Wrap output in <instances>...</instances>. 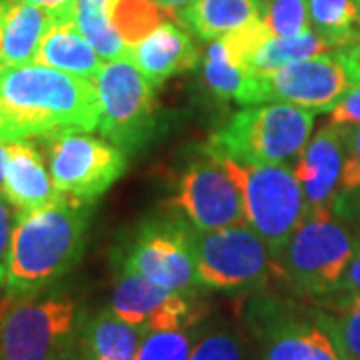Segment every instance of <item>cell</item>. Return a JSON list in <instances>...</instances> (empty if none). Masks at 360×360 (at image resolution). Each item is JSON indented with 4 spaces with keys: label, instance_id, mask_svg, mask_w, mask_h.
Segmentation results:
<instances>
[{
    "label": "cell",
    "instance_id": "cell-1",
    "mask_svg": "<svg viewBox=\"0 0 360 360\" xmlns=\"http://www.w3.org/2000/svg\"><path fill=\"white\" fill-rule=\"evenodd\" d=\"M92 80L28 63L0 72V142L30 141L60 130L98 129Z\"/></svg>",
    "mask_w": 360,
    "mask_h": 360
},
{
    "label": "cell",
    "instance_id": "cell-2",
    "mask_svg": "<svg viewBox=\"0 0 360 360\" xmlns=\"http://www.w3.org/2000/svg\"><path fill=\"white\" fill-rule=\"evenodd\" d=\"M89 229V202L63 196L39 210L18 212L2 286L8 296L49 290L82 258Z\"/></svg>",
    "mask_w": 360,
    "mask_h": 360
},
{
    "label": "cell",
    "instance_id": "cell-3",
    "mask_svg": "<svg viewBox=\"0 0 360 360\" xmlns=\"http://www.w3.org/2000/svg\"><path fill=\"white\" fill-rule=\"evenodd\" d=\"M314 112L286 103L248 104L222 124L206 144V155L240 165H286L304 150Z\"/></svg>",
    "mask_w": 360,
    "mask_h": 360
},
{
    "label": "cell",
    "instance_id": "cell-4",
    "mask_svg": "<svg viewBox=\"0 0 360 360\" xmlns=\"http://www.w3.org/2000/svg\"><path fill=\"white\" fill-rule=\"evenodd\" d=\"M359 252L356 238L335 217L333 208L307 210L286 243L274 270L300 296L336 292L348 262Z\"/></svg>",
    "mask_w": 360,
    "mask_h": 360
},
{
    "label": "cell",
    "instance_id": "cell-5",
    "mask_svg": "<svg viewBox=\"0 0 360 360\" xmlns=\"http://www.w3.org/2000/svg\"><path fill=\"white\" fill-rule=\"evenodd\" d=\"M360 82V44L319 54L270 72H252L238 104L286 103L330 110Z\"/></svg>",
    "mask_w": 360,
    "mask_h": 360
},
{
    "label": "cell",
    "instance_id": "cell-6",
    "mask_svg": "<svg viewBox=\"0 0 360 360\" xmlns=\"http://www.w3.org/2000/svg\"><path fill=\"white\" fill-rule=\"evenodd\" d=\"M219 160L240 188L246 224L264 240L276 260L307 217V200L295 167L240 165L231 158Z\"/></svg>",
    "mask_w": 360,
    "mask_h": 360
},
{
    "label": "cell",
    "instance_id": "cell-7",
    "mask_svg": "<svg viewBox=\"0 0 360 360\" xmlns=\"http://www.w3.org/2000/svg\"><path fill=\"white\" fill-rule=\"evenodd\" d=\"M77 300L66 292L13 298L0 324V360H49L78 342Z\"/></svg>",
    "mask_w": 360,
    "mask_h": 360
},
{
    "label": "cell",
    "instance_id": "cell-8",
    "mask_svg": "<svg viewBox=\"0 0 360 360\" xmlns=\"http://www.w3.org/2000/svg\"><path fill=\"white\" fill-rule=\"evenodd\" d=\"M92 84L101 104V134L124 153L139 150L156 127L155 84L129 56L106 60Z\"/></svg>",
    "mask_w": 360,
    "mask_h": 360
},
{
    "label": "cell",
    "instance_id": "cell-9",
    "mask_svg": "<svg viewBox=\"0 0 360 360\" xmlns=\"http://www.w3.org/2000/svg\"><path fill=\"white\" fill-rule=\"evenodd\" d=\"M196 283L217 290H250L269 281L274 258L269 246L248 224L219 231L191 226Z\"/></svg>",
    "mask_w": 360,
    "mask_h": 360
},
{
    "label": "cell",
    "instance_id": "cell-10",
    "mask_svg": "<svg viewBox=\"0 0 360 360\" xmlns=\"http://www.w3.org/2000/svg\"><path fill=\"white\" fill-rule=\"evenodd\" d=\"M49 141V170L56 191L80 202L101 198L127 170V153L84 130H60Z\"/></svg>",
    "mask_w": 360,
    "mask_h": 360
},
{
    "label": "cell",
    "instance_id": "cell-11",
    "mask_svg": "<svg viewBox=\"0 0 360 360\" xmlns=\"http://www.w3.org/2000/svg\"><path fill=\"white\" fill-rule=\"evenodd\" d=\"M122 266L168 290L188 295L196 286L191 224L184 219L153 220L132 240Z\"/></svg>",
    "mask_w": 360,
    "mask_h": 360
},
{
    "label": "cell",
    "instance_id": "cell-12",
    "mask_svg": "<svg viewBox=\"0 0 360 360\" xmlns=\"http://www.w3.org/2000/svg\"><path fill=\"white\" fill-rule=\"evenodd\" d=\"M174 206L196 231H219L246 224L238 184L219 158L210 155L184 170Z\"/></svg>",
    "mask_w": 360,
    "mask_h": 360
},
{
    "label": "cell",
    "instance_id": "cell-13",
    "mask_svg": "<svg viewBox=\"0 0 360 360\" xmlns=\"http://www.w3.org/2000/svg\"><path fill=\"white\" fill-rule=\"evenodd\" d=\"M108 309L142 333L182 328L191 324L193 316L186 295L168 290L127 266H122L116 278Z\"/></svg>",
    "mask_w": 360,
    "mask_h": 360
},
{
    "label": "cell",
    "instance_id": "cell-14",
    "mask_svg": "<svg viewBox=\"0 0 360 360\" xmlns=\"http://www.w3.org/2000/svg\"><path fill=\"white\" fill-rule=\"evenodd\" d=\"M260 360H342L324 319L307 321L283 310H264L260 319Z\"/></svg>",
    "mask_w": 360,
    "mask_h": 360
},
{
    "label": "cell",
    "instance_id": "cell-15",
    "mask_svg": "<svg viewBox=\"0 0 360 360\" xmlns=\"http://www.w3.org/2000/svg\"><path fill=\"white\" fill-rule=\"evenodd\" d=\"M345 167V127L326 124L298 155L295 174L307 200V210L336 208Z\"/></svg>",
    "mask_w": 360,
    "mask_h": 360
},
{
    "label": "cell",
    "instance_id": "cell-16",
    "mask_svg": "<svg viewBox=\"0 0 360 360\" xmlns=\"http://www.w3.org/2000/svg\"><path fill=\"white\" fill-rule=\"evenodd\" d=\"M2 194L16 206L18 212L39 210L65 196L56 191L51 170L30 141L6 142Z\"/></svg>",
    "mask_w": 360,
    "mask_h": 360
},
{
    "label": "cell",
    "instance_id": "cell-17",
    "mask_svg": "<svg viewBox=\"0 0 360 360\" xmlns=\"http://www.w3.org/2000/svg\"><path fill=\"white\" fill-rule=\"evenodd\" d=\"M130 60L155 86L167 78L193 70L198 63V51L193 39L172 22H162L129 49Z\"/></svg>",
    "mask_w": 360,
    "mask_h": 360
},
{
    "label": "cell",
    "instance_id": "cell-18",
    "mask_svg": "<svg viewBox=\"0 0 360 360\" xmlns=\"http://www.w3.org/2000/svg\"><path fill=\"white\" fill-rule=\"evenodd\" d=\"M32 63L86 80L96 77L104 65L103 58L80 32L75 18H52L40 39Z\"/></svg>",
    "mask_w": 360,
    "mask_h": 360
},
{
    "label": "cell",
    "instance_id": "cell-19",
    "mask_svg": "<svg viewBox=\"0 0 360 360\" xmlns=\"http://www.w3.org/2000/svg\"><path fill=\"white\" fill-rule=\"evenodd\" d=\"M52 14L22 0H0L2 22V66L28 65L34 60L40 39L51 25Z\"/></svg>",
    "mask_w": 360,
    "mask_h": 360
},
{
    "label": "cell",
    "instance_id": "cell-20",
    "mask_svg": "<svg viewBox=\"0 0 360 360\" xmlns=\"http://www.w3.org/2000/svg\"><path fill=\"white\" fill-rule=\"evenodd\" d=\"M142 335L141 328L106 309L82 324L78 348L84 360H134Z\"/></svg>",
    "mask_w": 360,
    "mask_h": 360
},
{
    "label": "cell",
    "instance_id": "cell-21",
    "mask_svg": "<svg viewBox=\"0 0 360 360\" xmlns=\"http://www.w3.org/2000/svg\"><path fill=\"white\" fill-rule=\"evenodd\" d=\"M260 16V0H193L179 18L202 40L222 39Z\"/></svg>",
    "mask_w": 360,
    "mask_h": 360
},
{
    "label": "cell",
    "instance_id": "cell-22",
    "mask_svg": "<svg viewBox=\"0 0 360 360\" xmlns=\"http://www.w3.org/2000/svg\"><path fill=\"white\" fill-rule=\"evenodd\" d=\"M116 2L118 0H77V26L104 63L129 54V46L112 25Z\"/></svg>",
    "mask_w": 360,
    "mask_h": 360
},
{
    "label": "cell",
    "instance_id": "cell-23",
    "mask_svg": "<svg viewBox=\"0 0 360 360\" xmlns=\"http://www.w3.org/2000/svg\"><path fill=\"white\" fill-rule=\"evenodd\" d=\"M312 30L336 49L360 44V0H309Z\"/></svg>",
    "mask_w": 360,
    "mask_h": 360
},
{
    "label": "cell",
    "instance_id": "cell-24",
    "mask_svg": "<svg viewBox=\"0 0 360 360\" xmlns=\"http://www.w3.org/2000/svg\"><path fill=\"white\" fill-rule=\"evenodd\" d=\"M333 51H338V49L330 40H326L314 30L296 34V37H270L252 56L250 72H270V70Z\"/></svg>",
    "mask_w": 360,
    "mask_h": 360
},
{
    "label": "cell",
    "instance_id": "cell-25",
    "mask_svg": "<svg viewBox=\"0 0 360 360\" xmlns=\"http://www.w3.org/2000/svg\"><path fill=\"white\" fill-rule=\"evenodd\" d=\"M168 11L155 0H118L112 11V25L127 46H134L156 26L167 22Z\"/></svg>",
    "mask_w": 360,
    "mask_h": 360
},
{
    "label": "cell",
    "instance_id": "cell-26",
    "mask_svg": "<svg viewBox=\"0 0 360 360\" xmlns=\"http://www.w3.org/2000/svg\"><path fill=\"white\" fill-rule=\"evenodd\" d=\"M202 75H205L208 89L212 90L219 98H222V101L232 98L234 103H238L252 72L232 65L226 58L222 42H220V39H217L212 40V44L206 51Z\"/></svg>",
    "mask_w": 360,
    "mask_h": 360
},
{
    "label": "cell",
    "instance_id": "cell-27",
    "mask_svg": "<svg viewBox=\"0 0 360 360\" xmlns=\"http://www.w3.org/2000/svg\"><path fill=\"white\" fill-rule=\"evenodd\" d=\"M260 20L272 37H296L312 30L309 0H260Z\"/></svg>",
    "mask_w": 360,
    "mask_h": 360
},
{
    "label": "cell",
    "instance_id": "cell-28",
    "mask_svg": "<svg viewBox=\"0 0 360 360\" xmlns=\"http://www.w3.org/2000/svg\"><path fill=\"white\" fill-rule=\"evenodd\" d=\"M186 328L188 326L144 333L134 360H188L194 335Z\"/></svg>",
    "mask_w": 360,
    "mask_h": 360
},
{
    "label": "cell",
    "instance_id": "cell-29",
    "mask_svg": "<svg viewBox=\"0 0 360 360\" xmlns=\"http://www.w3.org/2000/svg\"><path fill=\"white\" fill-rule=\"evenodd\" d=\"M342 360H360V295H348L338 316H322Z\"/></svg>",
    "mask_w": 360,
    "mask_h": 360
},
{
    "label": "cell",
    "instance_id": "cell-30",
    "mask_svg": "<svg viewBox=\"0 0 360 360\" xmlns=\"http://www.w3.org/2000/svg\"><path fill=\"white\" fill-rule=\"evenodd\" d=\"M188 360H248L245 340L229 328H210L194 336Z\"/></svg>",
    "mask_w": 360,
    "mask_h": 360
},
{
    "label": "cell",
    "instance_id": "cell-31",
    "mask_svg": "<svg viewBox=\"0 0 360 360\" xmlns=\"http://www.w3.org/2000/svg\"><path fill=\"white\" fill-rule=\"evenodd\" d=\"M360 191V124L345 127V167L340 176V193Z\"/></svg>",
    "mask_w": 360,
    "mask_h": 360
},
{
    "label": "cell",
    "instance_id": "cell-32",
    "mask_svg": "<svg viewBox=\"0 0 360 360\" xmlns=\"http://www.w3.org/2000/svg\"><path fill=\"white\" fill-rule=\"evenodd\" d=\"M18 219V210L16 206L0 193V284L4 281V270H6V258L13 243L14 226Z\"/></svg>",
    "mask_w": 360,
    "mask_h": 360
},
{
    "label": "cell",
    "instance_id": "cell-33",
    "mask_svg": "<svg viewBox=\"0 0 360 360\" xmlns=\"http://www.w3.org/2000/svg\"><path fill=\"white\" fill-rule=\"evenodd\" d=\"M330 124L356 127L360 124V82L348 90L347 94L330 108Z\"/></svg>",
    "mask_w": 360,
    "mask_h": 360
},
{
    "label": "cell",
    "instance_id": "cell-34",
    "mask_svg": "<svg viewBox=\"0 0 360 360\" xmlns=\"http://www.w3.org/2000/svg\"><path fill=\"white\" fill-rule=\"evenodd\" d=\"M336 292H345L347 296L360 295V250L348 262L347 270L340 276V283L336 286Z\"/></svg>",
    "mask_w": 360,
    "mask_h": 360
},
{
    "label": "cell",
    "instance_id": "cell-35",
    "mask_svg": "<svg viewBox=\"0 0 360 360\" xmlns=\"http://www.w3.org/2000/svg\"><path fill=\"white\" fill-rule=\"evenodd\" d=\"M22 2L49 11L52 18H75L77 13V0H22Z\"/></svg>",
    "mask_w": 360,
    "mask_h": 360
},
{
    "label": "cell",
    "instance_id": "cell-36",
    "mask_svg": "<svg viewBox=\"0 0 360 360\" xmlns=\"http://www.w3.org/2000/svg\"><path fill=\"white\" fill-rule=\"evenodd\" d=\"M49 360H84V359H82V352H80V348H78V342H75V345H70V347L63 348L60 352H56V354Z\"/></svg>",
    "mask_w": 360,
    "mask_h": 360
},
{
    "label": "cell",
    "instance_id": "cell-37",
    "mask_svg": "<svg viewBox=\"0 0 360 360\" xmlns=\"http://www.w3.org/2000/svg\"><path fill=\"white\" fill-rule=\"evenodd\" d=\"M158 6H162L165 11H180V8H184L186 4H191L193 0H155Z\"/></svg>",
    "mask_w": 360,
    "mask_h": 360
},
{
    "label": "cell",
    "instance_id": "cell-38",
    "mask_svg": "<svg viewBox=\"0 0 360 360\" xmlns=\"http://www.w3.org/2000/svg\"><path fill=\"white\" fill-rule=\"evenodd\" d=\"M4 165H6V142H0V193L4 184Z\"/></svg>",
    "mask_w": 360,
    "mask_h": 360
},
{
    "label": "cell",
    "instance_id": "cell-39",
    "mask_svg": "<svg viewBox=\"0 0 360 360\" xmlns=\"http://www.w3.org/2000/svg\"><path fill=\"white\" fill-rule=\"evenodd\" d=\"M11 302H13V296H11V298H6V300H0V324H2V319H4L6 310H8V307H11Z\"/></svg>",
    "mask_w": 360,
    "mask_h": 360
}]
</instances>
